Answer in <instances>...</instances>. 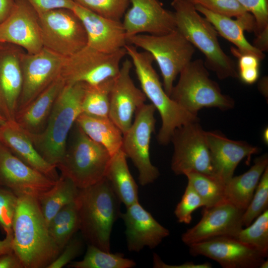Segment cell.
<instances>
[{"label": "cell", "mask_w": 268, "mask_h": 268, "mask_svg": "<svg viewBox=\"0 0 268 268\" xmlns=\"http://www.w3.org/2000/svg\"><path fill=\"white\" fill-rule=\"evenodd\" d=\"M12 230L13 251L24 268H47L61 253L49 234L36 198L18 197Z\"/></svg>", "instance_id": "6da1fadb"}, {"label": "cell", "mask_w": 268, "mask_h": 268, "mask_svg": "<svg viewBox=\"0 0 268 268\" xmlns=\"http://www.w3.org/2000/svg\"><path fill=\"white\" fill-rule=\"evenodd\" d=\"M78 190L70 179L61 175L54 186L39 198V206L47 224L60 209L75 201Z\"/></svg>", "instance_id": "f546056e"}, {"label": "cell", "mask_w": 268, "mask_h": 268, "mask_svg": "<svg viewBox=\"0 0 268 268\" xmlns=\"http://www.w3.org/2000/svg\"><path fill=\"white\" fill-rule=\"evenodd\" d=\"M127 42L152 56L160 68L164 89L170 96L177 76L192 61L195 47L177 29L160 35H135Z\"/></svg>", "instance_id": "ba28073f"}, {"label": "cell", "mask_w": 268, "mask_h": 268, "mask_svg": "<svg viewBox=\"0 0 268 268\" xmlns=\"http://www.w3.org/2000/svg\"><path fill=\"white\" fill-rule=\"evenodd\" d=\"M65 81L59 76L25 108L16 113L15 121L27 134H38L45 129Z\"/></svg>", "instance_id": "d4e9b609"}, {"label": "cell", "mask_w": 268, "mask_h": 268, "mask_svg": "<svg viewBox=\"0 0 268 268\" xmlns=\"http://www.w3.org/2000/svg\"><path fill=\"white\" fill-rule=\"evenodd\" d=\"M48 231L60 251L79 230V219L75 201L60 209L48 224Z\"/></svg>", "instance_id": "4dcf8cb0"}, {"label": "cell", "mask_w": 268, "mask_h": 268, "mask_svg": "<svg viewBox=\"0 0 268 268\" xmlns=\"http://www.w3.org/2000/svg\"><path fill=\"white\" fill-rule=\"evenodd\" d=\"M126 208L120 216L125 225L129 251L138 252L145 247L154 249L169 235V230L160 224L139 202Z\"/></svg>", "instance_id": "7402d4cb"}, {"label": "cell", "mask_w": 268, "mask_h": 268, "mask_svg": "<svg viewBox=\"0 0 268 268\" xmlns=\"http://www.w3.org/2000/svg\"><path fill=\"white\" fill-rule=\"evenodd\" d=\"M39 15L58 8L73 10L75 2L73 0H26Z\"/></svg>", "instance_id": "7bdbcfd3"}, {"label": "cell", "mask_w": 268, "mask_h": 268, "mask_svg": "<svg viewBox=\"0 0 268 268\" xmlns=\"http://www.w3.org/2000/svg\"><path fill=\"white\" fill-rule=\"evenodd\" d=\"M260 253L268 256V209L258 216L246 228H242L235 237Z\"/></svg>", "instance_id": "e575fe53"}, {"label": "cell", "mask_w": 268, "mask_h": 268, "mask_svg": "<svg viewBox=\"0 0 268 268\" xmlns=\"http://www.w3.org/2000/svg\"><path fill=\"white\" fill-rule=\"evenodd\" d=\"M82 238L89 245L111 252L113 225L120 216L121 201L107 179L79 189L75 201Z\"/></svg>", "instance_id": "7a4b0ae2"}, {"label": "cell", "mask_w": 268, "mask_h": 268, "mask_svg": "<svg viewBox=\"0 0 268 268\" xmlns=\"http://www.w3.org/2000/svg\"><path fill=\"white\" fill-rule=\"evenodd\" d=\"M136 263L126 258L123 254H113L88 244L82 260L71 262L68 265L72 268H132Z\"/></svg>", "instance_id": "836d02e7"}, {"label": "cell", "mask_w": 268, "mask_h": 268, "mask_svg": "<svg viewBox=\"0 0 268 268\" xmlns=\"http://www.w3.org/2000/svg\"><path fill=\"white\" fill-rule=\"evenodd\" d=\"M114 78L95 85L85 83L81 104L82 113L96 117H109L110 95Z\"/></svg>", "instance_id": "1f68e13d"}, {"label": "cell", "mask_w": 268, "mask_h": 268, "mask_svg": "<svg viewBox=\"0 0 268 268\" xmlns=\"http://www.w3.org/2000/svg\"><path fill=\"white\" fill-rule=\"evenodd\" d=\"M111 158L104 147L89 138L75 123L57 168L78 189H82L105 178Z\"/></svg>", "instance_id": "8992f818"}, {"label": "cell", "mask_w": 268, "mask_h": 268, "mask_svg": "<svg viewBox=\"0 0 268 268\" xmlns=\"http://www.w3.org/2000/svg\"><path fill=\"white\" fill-rule=\"evenodd\" d=\"M12 240L13 235H6L3 240H0V255L13 252Z\"/></svg>", "instance_id": "f907efd6"}, {"label": "cell", "mask_w": 268, "mask_h": 268, "mask_svg": "<svg viewBox=\"0 0 268 268\" xmlns=\"http://www.w3.org/2000/svg\"><path fill=\"white\" fill-rule=\"evenodd\" d=\"M127 157L120 149L111 156L105 178L126 207L139 202L138 186L129 169Z\"/></svg>", "instance_id": "83f0119b"}, {"label": "cell", "mask_w": 268, "mask_h": 268, "mask_svg": "<svg viewBox=\"0 0 268 268\" xmlns=\"http://www.w3.org/2000/svg\"><path fill=\"white\" fill-rule=\"evenodd\" d=\"M189 183L201 199L204 206L209 208L225 200V184L214 176L198 172L187 173Z\"/></svg>", "instance_id": "d6a6232c"}, {"label": "cell", "mask_w": 268, "mask_h": 268, "mask_svg": "<svg viewBox=\"0 0 268 268\" xmlns=\"http://www.w3.org/2000/svg\"><path fill=\"white\" fill-rule=\"evenodd\" d=\"M83 242L78 237H73L61 251L57 258L47 268H62L79 256L83 250Z\"/></svg>", "instance_id": "b9f144b4"}, {"label": "cell", "mask_w": 268, "mask_h": 268, "mask_svg": "<svg viewBox=\"0 0 268 268\" xmlns=\"http://www.w3.org/2000/svg\"><path fill=\"white\" fill-rule=\"evenodd\" d=\"M170 97L182 108L197 116L203 108L228 110L235 104L234 100L223 94L218 83L209 77L204 62L200 59L191 61L181 70Z\"/></svg>", "instance_id": "52a82bcc"}, {"label": "cell", "mask_w": 268, "mask_h": 268, "mask_svg": "<svg viewBox=\"0 0 268 268\" xmlns=\"http://www.w3.org/2000/svg\"><path fill=\"white\" fill-rule=\"evenodd\" d=\"M18 197L0 186V230L6 235H13L12 225Z\"/></svg>", "instance_id": "f35d334b"}, {"label": "cell", "mask_w": 268, "mask_h": 268, "mask_svg": "<svg viewBox=\"0 0 268 268\" xmlns=\"http://www.w3.org/2000/svg\"><path fill=\"white\" fill-rule=\"evenodd\" d=\"M21 47L0 43V112L7 121H15L23 83Z\"/></svg>", "instance_id": "ffe728a7"}, {"label": "cell", "mask_w": 268, "mask_h": 268, "mask_svg": "<svg viewBox=\"0 0 268 268\" xmlns=\"http://www.w3.org/2000/svg\"><path fill=\"white\" fill-rule=\"evenodd\" d=\"M0 142L29 166L56 181L57 168L39 153L25 132L15 121H7L0 127Z\"/></svg>", "instance_id": "cb8c5ba5"}, {"label": "cell", "mask_w": 268, "mask_h": 268, "mask_svg": "<svg viewBox=\"0 0 268 268\" xmlns=\"http://www.w3.org/2000/svg\"><path fill=\"white\" fill-rule=\"evenodd\" d=\"M155 111L152 104H144L136 110L134 121L123 134L121 149L137 169L139 183L142 186L153 183L160 174L150 157L151 135L156 123Z\"/></svg>", "instance_id": "9c48e42d"}, {"label": "cell", "mask_w": 268, "mask_h": 268, "mask_svg": "<svg viewBox=\"0 0 268 268\" xmlns=\"http://www.w3.org/2000/svg\"><path fill=\"white\" fill-rule=\"evenodd\" d=\"M268 261L265 260L260 265L259 268H268Z\"/></svg>", "instance_id": "11a10c76"}, {"label": "cell", "mask_w": 268, "mask_h": 268, "mask_svg": "<svg viewBox=\"0 0 268 268\" xmlns=\"http://www.w3.org/2000/svg\"><path fill=\"white\" fill-rule=\"evenodd\" d=\"M256 36L253 45L263 52L267 51L268 48V29L264 31Z\"/></svg>", "instance_id": "681fc988"}, {"label": "cell", "mask_w": 268, "mask_h": 268, "mask_svg": "<svg viewBox=\"0 0 268 268\" xmlns=\"http://www.w3.org/2000/svg\"><path fill=\"white\" fill-rule=\"evenodd\" d=\"M238 76L247 84L255 82L259 76V67H249L239 69Z\"/></svg>", "instance_id": "7dc6e473"}, {"label": "cell", "mask_w": 268, "mask_h": 268, "mask_svg": "<svg viewBox=\"0 0 268 268\" xmlns=\"http://www.w3.org/2000/svg\"><path fill=\"white\" fill-rule=\"evenodd\" d=\"M193 5H199L213 13L236 17L247 22H254L253 16L237 0H187Z\"/></svg>", "instance_id": "d590c367"}, {"label": "cell", "mask_w": 268, "mask_h": 268, "mask_svg": "<svg viewBox=\"0 0 268 268\" xmlns=\"http://www.w3.org/2000/svg\"><path fill=\"white\" fill-rule=\"evenodd\" d=\"M171 5L176 29L205 56L204 64L220 79L238 76L234 61L221 48L217 32L187 0H173Z\"/></svg>", "instance_id": "277c9868"}, {"label": "cell", "mask_w": 268, "mask_h": 268, "mask_svg": "<svg viewBox=\"0 0 268 268\" xmlns=\"http://www.w3.org/2000/svg\"><path fill=\"white\" fill-rule=\"evenodd\" d=\"M243 212L226 201L205 207L201 220L182 235V241L189 246L216 237H235L243 228Z\"/></svg>", "instance_id": "e0dca14e"}, {"label": "cell", "mask_w": 268, "mask_h": 268, "mask_svg": "<svg viewBox=\"0 0 268 268\" xmlns=\"http://www.w3.org/2000/svg\"><path fill=\"white\" fill-rule=\"evenodd\" d=\"M15 4V0H0V23L10 14Z\"/></svg>", "instance_id": "c3c4849f"}, {"label": "cell", "mask_w": 268, "mask_h": 268, "mask_svg": "<svg viewBox=\"0 0 268 268\" xmlns=\"http://www.w3.org/2000/svg\"><path fill=\"white\" fill-rule=\"evenodd\" d=\"M7 120L0 112V127L3 125Z\"/></svg>", "instance_id": "db71d44e"}, {"label": "cell", "mask_w": 268, "mask_h": 268, "mask_svg": "<svg viewBox=\"0 0 268 268\" xmlns=\"http://www.w3.org/2000/svg\"><path fill=\"white\" fill-rule=\"evenodd\" d=\"M75 123L89 138L104 147L111 156L121 149L123 133L109 117L81 113Z\"/></svg>", "instance_id": "f1b7e54d"}, {"label": "cell", "mask_w": 268, "mask_h": 268, "mask_svg": "<svg viewBox=\"0 0 268 268\" xmlns=\"http://www.w3.org/2000/svg\"><path fill=\"white\" fill-rule=\"evenodd\" d=\"M194 6L211 23L219 34L236 46L237 48L231 50L233 54H250L260 60L265 58L264 53L246 39L244 34L246 29L239 19L213 13L199 5Z\"/></svg>", "instance_id": "4316f807"}, {"label": "cell", "mask_w": 268, "mask_h": 268, "mask_svg": "<svg viewBox=\"0 0 268 268\" xmlns=\"http://www.w3.org/2000/svg\"><path fill=\"white\" fill-rule=\"evenodd\" d=\"M64 57L45 48L21 57L23 83L17 111L25 108L60 76Z\"/></svg>", "instance_id": "4fadbf2b"}, {"label": "cell", "mask_w": 268, "mask_h": 268, "mask_svg": "<svg viewBox=\"0 0 268 268\" xmlns=\"http://www.w3.org/2000/svg\"><path fill=\"white\" fill-rule=\"evenodd\" d=\"M132 63L126 59L114 78L110 95L109 117L123 134L130 128L136 110L145 104L146 97L133 82L131 75Z\"/></svg>", "instance_id": "ac0fdd59"}, {"label": "cell", "mask_w": 268, "mask_h": 268, "mask_svg": "<svg viewBox=\"0 0 268 268\" xmlns=\"http://www.w3.org/2000/svg\"><path fill=\"white\" fill-rule=\"evenodd\" d=\"M85 85L81 82L65 83L45 130L38 134L25 132L42 157L56 168L64 154L70 132L82 113Z\"/></svg>", "instance_id": "3957f363"}, {"label": "cell", "mask_w": 268, "mask_h": 268, "mask_svg": "<svg viewBox=\"0 0 268 268\" xmlns=\"http://www.w3.org/2000/svg\"><path fill=\"white\" fill-rule=\"evenodd\" d=\"M263 140L266 144L268 143V129L266 128L263 133Z\"/></svg>", "instance_id": "f5cc1de1"}, {"label": "cell", "mask_w": 268, "mask_h": 268, "mask_svg": "<svg viewBox=\"0 0 268 268\" xmlns=\"http://www.w3.org/2000/svg\"><path fill=\"white\" fill-rule=\"evenodd\" d=\"M204 203L193 187L188 183L184 193L174 210V214L179 223L190 224L193 212Z\"/></svg>", "instance_id": "ab89813d"}, {"label": "cell", "mask_w": 268, "mask_h": 268, "mask_svg": "<svg viewBox=\"0 0 268 268\" xmlns=\"http://www.w3.org/2000/svg\"><path fill=\"white\" fill-rule=\"evenodd\" d=\"M0 268H24L23 265L13 252L0 255Z\"/></svg>", "instance_id": "f6af8a7d"}, {"label": "cell", "mask_w": 268, "mask_h": 268, "mask_svg": "<svg viewBox=\"0 0 268 268\" xmlns=\"http://www.w3.org/2000/svg\"><path fill=\"white\" fill-rule=\"evenodd\" d=\"M213 176L225 185L233 177L235 170L244 159L260 151L259 147L244 141L227 138L219 131L206 132Z\"/></svg>", "instance_id": "44dd1931"}, {"label": "cell", "mask_w": 268, "mask_h": 268, "mask_svg": "<svg viewBox=\"0 0 268 268\" xmlns=\"http://www.w3.org/2000/svg\"><path fill=\"white\" fill-rule=\"evenodd\" d=\"M126 55L124 48L113 53H105L86 45L64 57L60 76L65 83L81 82L97 84L117 76L120 63Z\"/></svg>", "instance_id": "30bf717a"}, {"label": "cell", "mask_w": 268, "mask_h": 268, "mask_svg": "<svg viewBox=\"0 0 268 268\" xmlns=\"http://www.w3.org/2000/svg\"><path fill=\"white\" fill-rule=\"evenodd\" d=\"M268 166V155L265 153L257 157L247 171L239 176H233L225 185V200L244 211Z\"/></svg>", "instance_id": "484cf974"}, {"label": "cell", "mask_w": 268, "mask_h": 268, "mask_svg": "<svg viewBox=\"0 0 268 268\" xmlns=\"http://www.w3.org/2000/svg\"><path fill=\"white\" fill-rule=\"evenodd\" d=\"M189 247L192 256H205L224 268H259L265 260L258 251L233 237H216Z\"/></svg>", "instance_id": "2e32d148"}, {"label": "cell", "mask_w": 268, "mask_h": 268, "mask_svg": "<svg viewBox=\"0 0 268 268\" xmlns=\"http://www.w3.org/2000/svg\"><path fill=\"white\" fill-rule=\"evenodd\" d=\"M171 141L174 147L171 168L175 174L185 175L195 171L213 176L206 131L199 121L176 129Z\"/></svg>", "instance_id": "7c38bea8"}, {"label": "cell", "mask_w": 268, "mask_h": 268, "mask_svg": "<svg viewBox=\"0 0 268 268\" xmlns=\"http://www.w3.org/2000/svg\"><path fill=\"white\" fill-rule=\"evenodd\" d=\"M124 48L132 60L141 90L161 117L157 141L160 144L166 145L171 142L176 129L199 121V118L182 108L167 94L153 67L154 60L150 53L139 52L136 47L130 44H127Z\"/></svg>", "instance_id": "5b68a950"}, {"label": "cell", "mask_w": 268, "mask_h": 268, "mask_svg": "<svg viewBox=\"0 0 268 268\" xmlns=\"http://www.w3.org/2000/svg\"><path fill=\"white\" fill-rule=\"evenodd\" d=\"M239 60V69L259 67L260 60L250 54H234Z\"/></svg>", "instance_id": "bcb514c9"}, {"label": "cell", "mask_w": 268, "mask_h": 268, "mask_svg": "<svg viewBox=\"0 0 268 268\" xmlns=\"http://www.w3.org/2000/svg\"><path fill=\"white\" fill-rule=\"evenodd\" d=\"M76 4L104 17L121 21L130 0H73Z\"/></svg>", "instance_id": "74e56055"}, {"label": "cell", "mask_w": 268, "mask_h": 268, "mask_svg": "<svg viewBox=\"0 0 268 268\" xmlns=\"http://www.w3.org/2000/svg\"><path fill=\"white\" fill-rule=\"evenodd\" d=\"M268 208V166L263 173L253 198L242 218L244 226H248Z\"/></svg>", "instance_id": "8d00e7d4"}, {"label": "cell", "mask_w": 268, "mask_h": 268, "mask_svg": "<svg viewBox=\"0 0 268 268\" xmlns=\"http://www.w3.org/2000/svg\"><path fill=\"white\" fill-rule=\"evenodd\" d=\"M255 20L254 32L257 36L268 29V6L267 0H237Z\"/></svg>", "instance_id": "60d3db41"}, {"label": "cell", "mask_w": 268, "mask_h": 268, "mask_svg": "<svg viewBox=\"0 0 268 268\" xmlns=\"http://www.w3.org/2000/svg\"><path fill=\"white\" fill-rule=\"evenodd\" d=\"M259 88L262 93L266 97L268 95V78L265 77L262 79L259 84Z\"/></svg>", "instance_id": "816d5d0a"}, {"label": "cell", "mask_w": 268, "mask_h": 268, "mask_svg": "<svg viewBox=\"0 0 268 268\" xmlns=\"http://www.w3.org/2000/svg\"><path fill=\"white\" fill-rule=\"evenodd\" d=\"M72 10L83 25L87 46L102 52L113 53L127 44L121 21L104 17L76 3Z\"/></svg>", "instance_id": "603a6c76"}, {"label": "cell", "mask_w": 268, "mask_h": 268, "mask_svg": "<svg viewBox=\"0 0 268 268\" xmlns=\"http://www.w3.org/2000/svg\"><path fill=\"white\" fill-rule=\"evenodd\" d=\"M153 266L155 268H211L212 265L209 262L195 264L193 262H187L178 265H170L164 263L156 253L153 254Z\"/></svg>", "instance_id": "ee69618b"}, {"label": "cell", "mask_w": 268, "mask_h": 268, "mask_svg": "<svg viewBox=\"0 0 268 268\" xmlns=\"http://www.w3.org/2000/svg\"><path fill=\"white\" fill-rule=\"evenodd\" d=\"M0 43L19 46L31 54L43 48L39 15L26 0H15L11 13L0 23Z\"/></svg>", "instance_id": "9a60e30c"}, {"label": "cell", "mask_w": 268, "mask_h": 268, "mask_svg": "<svg viewBox=\"0 0 268 268\" xmlns=\"http://www.w3.org/2000/svg\"><path fill=\"white\" fill-rule=\"evenodd\" d=\"M132 6L122 22L126 38L139 34H166L176 29L174 12L165 9L158 0H130Z\"/></svg>", "instance_id": "d6986e66"}, {"label": "cell", "mask_w": 268, "mask_h": 268, "mask_svg": "<svg viewBox=\"0 0 268 268\" xmlns=\"http://www.w3.org/2000/svg\"><path fill=\"white\" fill-rule=\"evenodd\" d=\"M55 182L26 164L0 142V186L18 197L30 196L38 200Z\"/></svg>", "instance_id": "5bb4252c"}, {"label": "cell", "mask_w": 268, "mask_h": 268, "mask_svg": "<svg viewBox=\"0 0 268 268\" xmlns=\"http://www.w3.org/2000/svg\"><path fill=\"white\" fill-rule=\"evenodd\" d=\"M43 47L63 57L87 45L83 25L71 9L58 8L39 15Z\"/></svg>", "instance_id": "8fae6325"}]
</instances>
